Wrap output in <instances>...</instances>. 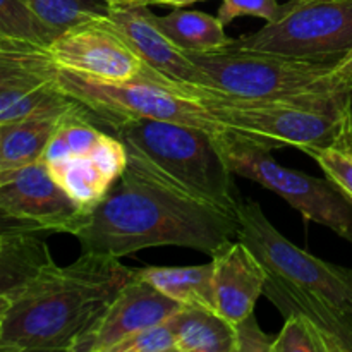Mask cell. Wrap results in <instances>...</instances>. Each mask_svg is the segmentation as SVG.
I'll return each mask as SVG.
<instances>
[{
    "label": "cell",
    "mask_w": 352,
    "mask_h": 352,
    "mask_svg": "<svg viewBox=\"0 0 352 352\" xmlns=\"http://www.w3.org/2000/svg\"><path fill=\"white\" fill-rule=\"evenodd\" d=\"M346 274H347V277H349V280L352 284V268H346Z\"/></svg>",
    "instance_id": "31"
},
{
    "label": "cell",
    "mask_w": 352,
    "mask_h": 352,
    "mask_svg": "<svg viewBox=\"0 0 352 352\" xmlns=\"http://www.w3.org/2000/svg\"><path fill=\"white\" fill-rule=\"evenodd\" d=\"M212 265L217 313L230 323L254 313L268 277L256 253L241 239H234L212 254Z\"/></svg>",
    "instance_id": "14"
},
{
    "label": "cell",
    "mask_w": 352,
    "mask_h": 352,
    "mask_svg": "<svg viewBox=\"0 0 352 352\" xmlns=\"http://www.w3.org/2000/svg\"><path fill=\"white\" fill-rule=\"evenodd\" d=\"M136 274L182 306L217 311L212 261L192 267H144L136 268Z\"/></svg>",
    "instance_id": "19"
},
{
    "label": "cell",
    "mask_w": 352,
    "mask_h": 352,
    "mask_svg": "<svg viewBox=\"0 0 352 352\" xmlns=\"http://www.w3.org/2000/svg\"><path fill=\"white\" fill-rule=\"evenodd\" d=\"M332 78L339 88L352 91V50L333 65Z\"/></svg>",
    "instance_id": "29"
},
{
    "label": "cell",
    "mask_w": 352,
    "mask_h": 352,
    "mask_svg": "<svg viewBox=\"0 0 352 352\" xmlns=\"http://www.w3.org/2000/svg\"><path fill=\"white\" fill-rule=\"evenodd\" d=\"M189 89L191 96L201 100L217 119L272 151L327 146L352 117V91L347 89L284 100L229 98L199 85Z\"/></svg>",
    "instance_id": "4"
},
{
    "label": "cell",
    "mask_w": 352,
    "mask_h": 352,
    "mask_svg": "<svg viewBox=\"0 0 352 352\" xmlns=\"http://www.w3.org/2000/svg\"><path fill=\"white\" fill-rule=\"evenodd\" d=\"M275 336L272 352H336L325 333L306 316L289 315Z\"/></svg>",
    "instance_id": "25"
},
{
    "label": "cell",
    "mask_w": 352,
    "mask_h": 352,
    "mask_svg": "<svg viewBox=\"0 0 352 352\" xmlns=\"http://www.w3.org/2000/svg\"><path fill=\"white\" fill-rule=\"evenodd\" d=\"M48 47L0 38V124L72 105Z\"/></svg>",
    "instance_id": "11"
},
{
    "label": "cell",
    "mask_w": 352,
    "mask_h": 352,
    "mask_svg": "<svg viewBox=\"0 0 352 352\" xmlns=\"http://www.w3.org/2000/svg\"><path fill=\"white\" fill-rule=\"evenodd\" d=\"M177 352H236V330L217 311L184 306L174 316Z\"/></svg>",
    "instance_id": "20"
},
{
    "label": "cell",
    "mask_w": 352,
    "mask_h": 352,
    "mask_svg": "<svg viewBox=\"0 0 352 352\" xmlns=\"http://www.w3.org/2000/svg\"><path fill=\"white\" fill-rule=\"evenodd\" d=\"M52 177L85 208L93 210L127 167V148L105 133L91 151L47 164Z\"/></svg>",
    "instance_id": "15"
},
{
    "label": "cell",
    "mask_w": 352,
    "mask_h": 352,
    "mask_svg": "<svg viewBox=\"0 0 352 352\" xmlns=\"http://www.w3.org/2000/svg\"><path fill=\"white\" fill-rule=\"evenodd\" d=\"M89 213L52 177L43 160L0 172L2 227L78 236Z\"/></svg>",
    "instance_id": "9"
},
{
    "label": "cell",
    "mask_w": 352,
    "mask_h": 352,
    "mask_svg": "<svg viewBox=\"0 0 352 352\" xmlns=\"http://www.w3.org/2000/svg\"><path fill=\"white\" fill-rule=\"evenodd\" d=\"M157 26L184 52H213L227 47L232 38L227 36L219 16H210L201 10L174 7L167 16L155 14Z\"/></svg>",
    "instance_id": "21"
},
{
    "label": "cell",
    "mask_w": 352,
    "mask_h": 352,
    "mask_svg": "<svg viewBox=\"0 0 352 352\" xmlns=\"http://www.w3.org/2000/svg\"><path fill=\"white\" fill-rule=\"evenodd\" d=\"M234 330H236V352H272L275 336L261 330L254 313L234 323Z\"/></svg>",
    "instance_id": "28"
},
{
    "label": "cell",
    "mask_w": 352,
    "mask_h": 352,
    "mask_svg": "<svg viewBox=\"0 0 352 352\" xmlns=\"http://www.w3.org/2000/svg\"><path fill=\"white\" fill-rule=\"evenodd\" d=\"M85 109L76 100L72 105L36 113L16 122L0 124V172L14 170L43 160L45 150L62 122Z\"/></svg>",
    "instance_id": "17"
},
{
    "label": "cell",
    "mask_w": 352,
    "mask_h": 352,
    "mask_svg": "<svg viewBox=\"0 0 352 352\" xmlns=\"http://www.w3.org/2000/svg\"><path fill=\"white\" fill-rule=\"evenodd\" d=\"M45 234L2 227L0 232V294H9L55 263Z\"/></svg>",
    "instance_id": "18"
},
{
    "label": "cell",
    "mask_w": 352,
    "mask_h": 352,
    "mask_svg": "<svg viewBox=\"0 0 352 352\" xmlns=\"http://www.w3.org/2000/svg\"><path fill=\"white\" fill-rule=\"evenodd\" d=\"M239 217L189 198L127 164L76 237L81 253L131 256L146 248L179 246L213 253L237 239Z\"/></svg>",
    "instance_id": "1"
},
{
    "label": "cell",
    "mask_w": 352,
    "mask_h": 352,
    "mask_svg": "<svg viewBox=\"0 0 352 352\" xmlns=\"http://www.w3.org/2000/svg\"><path fill=\"white\" fill-rule=\"evenodd\" d=\"M203 86L237 100H284L342 89L332 78L336 64L250 50L230 41L213 52H188Z\"/></svg>",
    "instance_id": "5"
},
{
    "label": "cell",
    "mask_w": 352,
    "mask_h": 352,
    "mask_svg": "<svg viewBox=\"0 0 352 352\" xmlns=\"http://www.w3.org/2000/svg\"><path fill=\"white\" fill-rule=\"evenodd\" d=\"M278 12H280L278 0H222L217 16L223 24H229L230 21L241 16L260 17L270 23L278 16Z\"/></svg>",
    "instance_id": "27"
},
{
    "label": "cell",
    "mask_w": 352,
    "mask_h": 352,
    "mask_svg": "<svg viewBox=\"0 0 352 352\" xmlns=\"http://www.w3.org/2000/svg\"><path fill=\"white\" fill-rule=\"evenodd\" d=\"M250 50L337 64L352 50V0H291L274 21L232 38Z\"/></svg>",
    "instance_id": "8"
},
{
    "label": "cell",
    "mask_w": 352,
    "mask_h": 352,
    "mask_svg": "<svg viewBox=\"0 0 352 352\" xmlns=\"http://www.w3.org/2000/svg\"><path fill=\"white\" fill-rule=\"evenodd\" d=\"M109 131L127 148V164L196 201L237 217L244 199L212 134L146 117L113 120Z\"/></svg>",
    "instance_id": "3"
},
{
    "label": "cell",
    "mask_w": 352,
    "mask_h": 352,
    "mask_svg": "<svg viewBox=\"0 0 352 352\" xmlns=\"http://www.w3.org/2000/svg\"><path fill=\"white\" fill-rule=\"evenodd\" d=\"M267 284L263 296H267L280 315H298L311 320L332 342L336 352H352V316L346 315L327 299L287 278L280 277L275 272L268 270Z\"/></svg>",
    "instance_id": "16"
},
{
    "label": "cell",
    "mask_w": 352,
    "mask_h": 352,
    "mask_svg": "<svg viewBox=\"0 0 352 352\" xmlns=\"http://www.w3.org/2000/svg\"><path fill=\"white\" fill-rule=\"evenodd\" d=\"M220 148L234 174L270 189L306 220L352 243V203L329 179L277 164L270 148L244 134H234Z\"/></svg>",
    "instance_id": "7"
},
{
    "label": "cell",
    "mask_w": 352,
    "mask_h": 352,
    "mask_svg": "<svg viewBox=\"0 0 352 352\" xmlns=\"http://www.w3.org/2000/svg\"><path fill=\"white\" fill-rule=\"evenodd\" d=\"M57 76L64 91L88 107L102 120L107 131L113 120L146 117L199 127L212 134L219 141V146L229 141L234 134H241L217 119L201 100L189 95L186 91L188 85L182 88H168L146 81L112 82L76 74L60 67Z\"/></svg>",
    "instance_id": "6"
},
{
    "label": "cell",
    "mask_w": 352,
    "mask_h": 352,
    "mask_svg": "<svg viewBox=\"0 0 352 352\" xmlns=\"http://www.w3.org/2000/svg\"><path fill=\"white\" fill-rule=\"evenodd\" d=\"M109 23L120 36L160 74L181 85L203 86V74L188 52L174 43L155 23L150 6L141 3H112Z\"/></svg>",
    "instance_id": "13"
},
{
    "label": "cell",
    "mask_w": 352,
    "mask_h": 352,
    "mask_svg": "<svg viewBox=\"0 0 352 352\" xmlns=\"http://www.w3.org/2000/svg\"><path fill=\"white\" fill-rule=\"evenodd\" d=\"M55 34L109 14V0H24Z\"/></svg>",
    "instance_id": "22"
},
{
    "label": "cell",
    "mask_w": 352,
    "mask_h": 352,
    "mask_svg": "<svg viewBox=\"0 0 352 352\" xmlns=\"http://www.w3.org/2000/svg\"><path fill=\"white\" fill-rule=\"evenodd\" d=\"M174 316L134 333L120 342L113 352H177Z\"/></svg>",
    "instance_id": "26"
},
{
    "label": "cell",
    "mask_w": 352,
    "mask_h": 352,
    "mask_svg": "<svg viewBox=\"0 0 352 352\" xmlns=\"http://www.w3.org/2000/svg\"><path fill=\"white\" fill-rule=\"evenodd\" d=\"M0 38L50 47L57 34L24 0H0Z\"/></svg>",
    "instance_id": "24"
},
{
    "label": "cell",
    "mask_w": 352,
    "mask_h": 352,
    "mask_svg": "<svg viewBox=\"0 0 352 352\" xmlns=\"http://www.w3.org/2000/svg\"><path fill=\"white\" fill-rule=\"evenodd\" d=\"M184 306L136 274L72 347V352H113L134 333L170 320Z\"/></svg>",
    "instance_id": "12"
},
{
    "label": "cell",
    "mask_w": 352,
    "mask_h": 352,
    "mask_svg": "<svg viewBox=\"0 0 352 352\" xmlns=\"http://www.w3.org/2000/svg\"><path fill=\"white\" fill-rule=\"evenodd\" d=\"M305 153L320 165L325 177L352 203V117L332 143L308 148Z\"/></svg>",
    "instance_id": "23"
},
{
    "label": "cell",
    "mask_w": 352,
    "mask_h": 352,
    "mask_svg": "<svg viewBox=\"0 0 352 352\" xmlns=\"http://www.w3.org/2000/svg\"><path fill=\"white\" fill-rule=\"evenodd\" d=\"M119 258L81 253L71 265H48L9 294H0V351L72 352L82 333L131 280Z\"/></svg>",
    "instance_id": "2"
},
{
    "label": "cell",
    "mask_w": 352,
    "mask_h": 352,
    "mask_svg": "<svg viewBox=\"0 0 352 352\" xmlns=\"http://www.w3.org/2000/svg\"><path fill=\"white\" fill-rule=\"evenodd\" d=\"M110 3H141V6H168V7H186L201 0H109Z\"/></svg>",
    "instance_id": "30"
},
{
    "label": "cell",
    "mask_w": 352,
    "mask_h": 352,
    "mask_svg": "<svg viewBox=\"0 0 352 352\" xmlns=\"http://www.w3.org/2000/svg\"><path fill=\"white\" fill-rule=\"evenodd\" d=\"M60 69L112 82L146 81L168 88L184 85L151 67L109 23L107 16L88 21L58 34L48 47Z\"/></svg>",
    "instance_id": "10"
}]
</instances>
